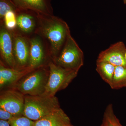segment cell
Returning a JSON list of instances; mask_svg holds the SVG:
<instances>
[{"mask_svg": "<svg viewBox=\"0 0 126 126\" xmlns=\"http://www.w3.org/2000/svg\"></svg>", "mask_w": 126, "mask_h": 126, "instance_id": "cell-25", "label": "cell"}, {"mask_svg": "<svg viewBox=\"0 0 126 126\" xmlns=\"http://www.w3.org/2000/svg\"><path fill=\"white\" fill-rule=\"evenodd\" d=\"M100 126H123L115 115L112 104L106 107Z\"/></svg>", "mask_w": 126, "mask_h": 126, "instance_id": "cell-17", "label": "cell"}, {"mask_svg": "<svg viewBox=\"0 0 126 126\" xmlns=\"http://www.w3.org/2000/svg\"><path fill=\"white\" fill-rule=\"evenodd\" d=\"M30 53L28 67L32 70L43 66L45 53L43 42L40 38L35 36L29 40Z\"/></svg>", "mask_w": 126, "mask_h": 126, "instance_id": "cell-11", "label": "cell"}, {"mask_svg": "<svg viewBox=\"0 0 126 126\" xmlns=\"http://www.w3.org/2000/svg\"><path fill=\"white\" fill-rule=\"evenodd\" d=\"M11 0V1H12V0Z\"/></svg>", "mask_w": 126, "mask_h": 126, "instance_id": "cell-26", "label": "cell"}, {"mask_svg": "<svg viewBox=\"0 0 126 126\" xmlns=\"http://www.w3.org/2000/svg\"><path fill=\"white\" fill-rule=\"evenodd\" d=\"M60 108L55 96L26 95L23 116L36 121Z\"/></svg>", "mask_w": 126, "mask_h": 126, "instance_id": "cell-2", "label": "cell"}, {"mask_svg": "<svg viewBox=\"0 0 126 126\" xmlns=\"http://www.w3.org/2000/svg\"><path fill=\"white\" fill-rule=\"evenodd\" d=\"M0 126H10L8 121L0 120Z\"/></svg>", "mask_w": 126, "mask_h": 126, "instance_id": "cell-22", "label": "cell"}, {"mask_svg": "<svg viewBox=\"0 0 126 126\" xmlns=\"http://www.w3.org/2000/svg\"><path fill=\"white\" fill-rule=\"evenodd\" d=\"M13 33L16 69H23L26 68L28 67L29 58V40L20 34Z\"/></svg>", "mask_w": 126, "mask_h": 126, "instance_id": "cell-8", "label": "cell"}, {"mask_svg": "<svg viewBox=\"0 0 126 126\" xmlns=\"http://www.w3.org/2000/svg\"><path fill=\"white\" fill-rule=\"evenodd\" d=\"M19 10H30L37 14L53 15L52 0H12Z\"/></svg>", "mask_w": 126, "mask_h": 126, "instance_id": "cell-10", "label": "cell"}, {"mask_svg": "<svg viewBox=\"0 0 126 126\" xmlns=\"http://www.w3.org/2000/svg\"><path fill=\"white\" fill-rule=\"evenodd\" d=\"M0 51L3 61L9 67L16 69L14 54V35L13 32L6 29L3 23L0 29Z\"/></svg>", "mask_w": 126, "mask_h": 126, "instance_id": "cell-7", "label": "cell"}, {"mask_svg": "<svg viewBox=\"0 0 126 126\" xmlns=\"http://www.w3.org/2000/svg\"><path fill=\"white\" fill-rule=\"evenodd\" d=\"M70 124V118L60 108L35 121L34 126H65Z\"/></svg>", "mask_w": 126, "mask_h": 126, "instance_id": "cell-14", "label": "cell"}, {"mask_svg": "<svg viewBox=\"0 0 126 126\" xmlns=\"http://www.w3.org/2000/svg\"><path fill=\"white\" fill-rule=\"evenodd\" d=\"M8 121L10 126H34L35 123L24 116L14 117Z\"/></svg>", "mask_w": 126, "mask_h": 126, "instance_id": "cell-20", "label": "cell"}, {"mask_svg": "<svg viewBox=\"0 0 126 126\" xmlns=\"http://www.w3.org/2000/svg\"><path fill=\"white\" fill-rule=\"evenodd\" d=\"M53 59L57 65L77 72L84 64L83 52L70 33L68 35L60 53Z\"/></svg>", "mask_w": 126, "mask_h": 126, "instance_id": "cell-3", "label": "cell"}, {"mask_svg": "<svg viewBox=\"0 0 126 126\" xmlns=\"http://www.w3.org/2000/svg\"><path fill=\"white\" fill-rule=\"evenodd\" d=\"M14 117L10 113L2 108H0V119L8 121Z\"/></svg>", "mask_w": 126, "mask_h": 126, "instance_id": "cell-21", "label": "cell"}, {"mask_svg": "<svg viewBox=\"0 0 126 126\" xmlns=\"http://www.w3.org/2000/svg\"><path fill=\"white\" fill-rule=\"evenodd\" d=\"M115 66L108 62H96V70L102 79L110 86L112 81Z\"/></svg>", "mask_w": 126, "mask_h": 126, "instance_id": "cell-15", "label": "cell"}, {"mask_svg": "<svg viewBox=\"0 0 126 126\" xmlns=\"http://www.w3.org/2000/svg\"><path fill=\"white\" fill-rule=\"evenodd\" d=\"M3 24L6 29L12 31L17 26L16 13L14 11H10L7 12L3 19Z\"/></svg>", "mask_w": 126, "mask_h": 126, "instance_id": "cell-19", "label": "cell"}, {"mask_svg": "<svg viewBox=\"0 0 126 126\" xmlns=\"http://www.w3.org/2000/svg\"><path fill=\"white\" fill-rule=\"evenodd\" d=\"M74 126L72 125V124H69V125H67V126Z\"/></svg>", "mask_w": 126, "mask_h": 126, "instance_id": "cell-23", "label": "cell"}, {"mask_svg": "<svg viewBox=\"0 0 126 126\" xmlns=\"http://www.w3.org/2000/svg\"><path fill=\"white\" fill-rule=\"evenodd\" d=\"M109 86L112 89L114 90L126 87V67H115L112 81Z\"/></svg>", "mask_w": 126, "mask_h": 126, "instance_id": "cell-16", "label": "cell"}, {"mask_svg": "<svg viewBox=\"0 0 126 126\" xmlns=\"http://www.w3.org/2000/svg\"><path fill=\"white\" fill-rule=\"evenodd\" d=\"M49 76V70L42 66L26 75L19 81L16 88L24 95H42L45 92Z\"/></svg>", "mask_w": 126, "mask_h": 126, "instance_id": "cell-4", "label": "cell"}, {"mask_svg": "<svg viewBox=\"0 0 126 126\" xmlns=\"http://www.w3.org/2000/svg\"><path fill=\"white\" fill-rule=\"evenodd\" d=\"M35 32L46 39L49 44L50 53L54 59L58 55L70 33L67 23L53 15L36 14Z\"/></svg>", "mask_w": 126, "mask_h": 126, "instance_id": "cell-1", "label": "cell"}, {"mask_svg": "<svg viewBox=\"0 0 126 126\" xmlns=\"http://www.w3.org/2000/svg\"><path fill=\"white\" fill-rule=\"evenodd\" d=\"M126 47L124 43L119 41L99 54L96 62H108L116 66L126 67Z\"/></svg>", "mask_w": 126, "mask_h": 126, "instance_id": "cell-9", "label": "cell"}, {"mask_svg": "<svg viewBox=\"0 0 126 126\" xmlns=\"http://www.w3.org/2000/svg\"><path fill=\"white\" fill-rule=\"evenodd\" d=\"M25 95L18 90L4 91L0 96V108L6 110L14 116H23Z\"/></svg>", "mask_w": 126, "mask_h": 126, "instance_id": "cell-6", "label": "cell"}, {"mask_svg": "<svg viewBox=\"0 0 126 126\" xmlns=\"http://www.w3.org/2000/svg\"><path fill=\"white\" fill-rule=\"evenodd\" d=\"M36 14L30 10H19L16 13L17 27L26 34L31 33L37 26Z\"/></svg>", "mask_w": 126, "mask_h": 126, "instance_id": "cell-13", "label": "cell"}, {"mask_svg": "<svg viewBox=\"0 0 126 126\" xmlns=\"http://www.w3.org/2000/svg\"><path fill=\"white\" fill-rule=\"evenodd\" d=\"M49 76L45 96H55L56 93L69 86L78 75V72L68 70L57 65L53 61L48 64Z\"/></svg>", "mask_w": 126, "mask_h": 126, "instance_id": "cell-5", "label": "cell"}, {"mask_svg": "<svg viewBox=\"0 0 126 126\" xmlns=\"http://www.w3.org/2000/svg\"><path fill=\"white\" fill-rule=\"evenodd\" d=\"M124 1V3L126 4V0H123Z\"/></svg>", "mask_w": 126, "mask_h": 126, "instance_id": "cell-24", "label": "cell"}, {"mask_svg": "<svg viewBox=\"0 0 126 126\" xmlns=\"http://www.w3.org/2000/svg\"><path fill=\"white\" fill-rule=\"evenodd\" d=\"M34 70L27 67L23 69L12 68L6 67L0 61V89L15 83L30 72Z\"/></svg>", "mask_w": 126, "mask_h": 126, "instance_id": "cell-12", "label": "cell"}, {"mask_svg": "<svg viewBox=\"0 0 126 126\" xmlns=\"http://www.w3.org/2000/svg\"><path fill=\"white\" fill-rule=\"evenodd\" d=\"M10 11H14L17 13L18 10L10 0H0V19L1 23L3 22L6 14Z\"/></svg>", "mask_w": 126, "mask_h": 126, "instance_id": "cell-18", "label": "cell"}]
</instances>
